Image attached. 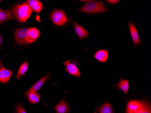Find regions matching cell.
<instances>
[{
    "label": "cell",
    "instance_id": "obj_15",
    "mask_svg": "<svg viewBox=\"0 0 151 113\" xmlns=\"http://www.w3.org/2000/svg\"><path fill=\"white\" fill-rule=\"evenodd\" d=\"M108 56V52L106 50H100L95 53L94 58L99 62L104 63L107 60Z\"/></svg>",
    "mask_w": 151,
    "mask_h": 113
},
{
    "label": "cell",
    "instance_id": "obj_2",
    "mask_svg": "<svg viewBox=\"0 0 151 113\" xmlns=\"http://www.w3.org/2000/svg\"><path fill=\"white\" fill-rule=\"evenodd\" d=\"M82 12L97 14L108 12V9L102 2L96 1H88L78 10Z\"/></svg>",
    "mask_w": 151,
    "mask_h": 113
},
{
    "label": "cell",
    "instance_id": "obj_1",
    "mask_svg": "<svg viewBox=\"0 0 151 113\" xmlns=\"http://www.w3.org/2000/svg\"><path fill=\"white\" fill-rule=\"evenodd\" d=\"M32 11L30 7L26 2L16 5L12 9L13 15L18 22L21 23L25 22L29 18Z\"/></svg>",
    "mask_w": 151,
    "mask_h": 113
},
{
    "label": "cell",
    "instance_id": "obj_7",
    "mask_svg": "<svg viewBox=\"0 0 151 113\" xmlns=\"http://www.w3.org/2000/svg\"><path fill=\"white\" fill-rule=\"evenodd\" d=\"M63 64L66 67L65 70L69 74L72 75L75 77H79L81 76L79 70L78 69V67L73 63H70L69 60H68V61L64 62Z\"/></svg>",
    "mask_w": 151,
    "mask_h": 113
},
{
    "label": "cell",
    "instance_id": "obj_24",
    "mask_svg": "<svg viewBox=\"0 0 151 113\" xmlns=\"http://www.w3.org/2000/svg\"><path fill=\"white\" fill-rule=\"evenodd\" d=\"M98 109H96V111H95V112H94V113H97V112H98Z\"/></svg>",
    "mask_w": 151,
    "mask_h": 113
},
{
    "label": "cell",
    "instance_id": "obj_22",
    "mask_svg": "<svg viewBox=\"0 0 151 113\" xmlns=\"http://www.w3.org/2000/svg\"><path fill=\"white\" fill-rule=\"evenodd\" d=\"M106 1L112 4V5H114V4L118 3L119 1H118V0H109V1Z\"/></svg>",
    "mask_w": 151,
    "mask_h": 113
},
{
    "label": "cell",
    "instance_id": "obj_9",
    "mask_svg": "<svg viewBox=\"0 0 151 113\" xmlns=\"http://www.w3.org/2000/svg\"><path fill=\"white\" fill-rule=\"evenodd\" d=\"M40 35V32L36 28H31L28 29L27 33V43L30 44L33 43L39 38Z\"/></svg>",
    "mask_w": 151,
    "mask_h": 113
},
{
    "label": "cell",
    "instance_id": "obj_4",
    "mask_svg": "<svg viewBox=\"0 0 151 113\" xmlns=\"http://www.w3.org/2000/svg\"><path fill=\"white\" fill-rule=\"evenodd\" d=\"M147 103L145 101L131 100L127 104V113H138L144 108Z\"/></svg>",
    "mask_w": 151,
    "mask_h": 113
},
{
    "label": "cell",
    "instance_id": "obj_14",
    "mask_svg": "<svg viewBox=\"0 0 151 113\" xmlns=\"http://www.w3.org/2000/svg\"><path fill=\"white\" fill-rule=\"evenodd\" d=\"M24 96L26 97L30 103L32 104H38L40 100V95L35 92H31L29 93L24 94Z\"/></svg>",
    "mask_w": 151,
    "mask_h": 113
},
{
    "label": "cell",
    "instance_id": "obj_17",
    "mask_svg": "<svg viewBox=\"0 0 151 113\" xmlns=\"http://www.w3.org/2000/svg\"><path fill=\"white\" fill-rule=\"evenodd\" d=\"M12 19V17L9 11H3L2 9H0V24L5 21Z\"/></svg>",
    "mask_w": 151,
    "mask_h": 113
},
{
    "label": "cell",
    "instance_id": "obj_8",
    "mask_svg": "<svg viewBox=\"0 0 151 113\" xmlns=\"http://www.w3.org/2000/svg\"><path fill=\"white\" fill-rule=\"evenodd\" d=\"M50 76V73H49L46 76L42 77V78L40 79V80L38 81L36 83L34 84V85L29 90H28L27 91L25 92V93H29L31 92H37L44 85V84H45L46 81L49 78Z\"/></svg>",
    "mask_w": 151,
    "mask_h": 113
},
{
    "label": "cell",
    "instance_id": "obj_20",
    "mask_svg": "<svg viewBox=\"0 0 151 113\" xmlns=\"http://www.w3.org/2000/svg\"><path fill=\"white\" fill-rule=\"evenodd\" d=\"M15 112L16 113H27L23 106L17 102H16L15 104Z\"/></svg>",
    "mask_w": 151,
    "mask_h": 113
},
{
    "label": "cell",
    "instance_id": "obj_3",
    "mask_svg": "<svg viewBox=\"0 0 151 113\" xmlns=\"http://www.w3.org/2000/svg\"><path fill=\"white\" fill-rule=\"evenodd\" d=\"M50 18L53 24L57 26L65 25L68 21L65 13L61 10H54L51 14Z\"/></svg>",
    "mask_w": 151,
    "mask_h": 113
},
{
    "label": "cell",
    "instance_id": "obj_5",
    "mask_svg": "<svg viewBox=\"0 0 151 113\" xmlns=\"http://www.w3.org/2000/svg\"><path fill=\"white\" fill-rule=\"evenodd\" d=\"M28 29L26 28H20L17 29L14 33V39L19 45H25L27 43V33Z\"/></svg>",
    "mask_w": 151,
    "mask_h": 113
},
{
    "label": "cell",
    "instance_id": "obj_13",
    "mask_svg": "<svg viewBox=\"0 0 151 113\" xmlns=\"http://www.w3.org/2000/svg\"><path fill=\"white\" fill-rule=\"evenodd\" d=\"M27 1L31 10L35 12H40L43 9V4L41 1L37 0H29Z\"/></svg>",
    "mask_w": 151,
    "mask_h": 113
},
{
    "label": "cell",
    "instance_id": "obj_11",
    "mask_svg": "<svg viewBox=\"0 0 151 113\" xmlns=\"http://www.w3.org/2000/svg\"><path fill=\"white\" fill-rule=\"evenodd\" d=\"M54 108L56 113H69L70 111L69 106L64 99L61 100L58 104L54 106Z\"/></svg>",
    "mask_w": 151,
    "mask_h": 113
},
{
    "label": "cell",
    "instance_id": "obj_21",
    "mask_svg": "<svg viewBox=\"0 0 151 113\" xmlns=\"http://www.w3.org/2000/svg\"><path fill=\"white\" fill-rule=\"evenodd\" d=\"M138 113H151V107L149 104L147 103L144 108Z\"/></svg>",
    "mask_w": 151,
    "mask_h": 113
},
{
    "label": "cell",
    "instance_id": "obj_16",
    "mask_svg": "<svg viewBox=\"0 0 151 113\" xmlns=\"http://www.w3.org/2000/svg\"><path fill=\"white\" fill-rule=\"evenodd\" d=\"M116 86L119 90H121L124 94H127L129 89V81L127 80L121 79L117 83Z\"/></svg>",
    "mask_w": 151,
    "mask_h": 113
},
{
    "label": "cell",
    "instance_id": "obj_6",
    "mask_svg": "<svg viewBox=\"0 0 151 113\" xmlns=\"http://www.w3.org/2000/svg\"><path fill=\"white\" fill-rule=\"evenodd\" d=\"M0 82L3 84L7 83L13 74V71L5 68L0 60Z\"/></svg>",
    "mask_w": 151,
    "mask_h": 113
},
{
    "label": "cell",
    "instance_id": "obj_25",
    "mask_svg": "<svg viewBox=\"0 0 151 113\" xmlns=\"http://www.w3.org/2000/svg\"><path fill=\"white\" fill-rule=\"evenodd\" d=\"M1 1H0V2H1Z\"/></svg>",
    "mask_w": 151,
    "mask_h": 113
},
{
    "label": "cell",
    "instance_id": "obj_18",
    "mask_svg": "<svg viewBox=\"0 0 151 113\" xmlns=\"http://www.w3.org/2000/svg\"><path fill=\"white\" fill-rule=\"evenodd\" d=\"M28 69V64L27 61H26L19 67L17 73L16 75L17 79H19L20 77L23 76L27 72Z\"/></svg>",
    "mask_w": 151,
    "mask_h": 113
},
{
    "label": "cell",
    "instance_id": "obj_12",
    "mask_svg": "<svg viewBox=\"0 0 151 113\" xmlns=\"http://www.w3.org/2000/svg\"><path fill=\"white\" fill-rule=\"evenodd\" d=\"M129 30L134 44L135 45H139L141 43V40L139 37L138 31L135 27L134 24L133 23L130 22L129 23Z\"/></svg>",
    "mask_w": 151,
    "mask_h": 113
},
{
    "label": "cell",
    "instance_id": "obj_23",
    "mask_svg": "<svg viewBox=\"0 0 151 113\" xmlns=\"http://www.w3.org/2000/svg\"><path fill=\"white\" fill-rule=\"evenodd\" d=\"M3 40V37H2L1 35V34H0V49H1V44H2Z\"/></svg>",
    "mask_w": 151,
    "mask_h": 113
},
{
    "label": "cell",
    "instance_id": "obj_19",
    "mask_svg": "<svg viewBox=\"0 0 151 113\" xmlns=\"http://www.w3.org/2000/svg\"><path fill=\"white\" fill-rule=\"evenodd\" d=\"M100 113H114V111L111 104L108 103H106L101 107Z\"/></svg>",
    "mask_w": 151,
    "mask_h": 113
},
{
    "label": "cell",
    "instance_id": "obj_10",
    "mask_svg": "<svg viewBox=\"0 0 151 113\" xmlns=\"http://www.w3.org/2000/svg\"><path fill=\"white\" fill-rule=\"evenodd\" d=\"M73 24L74 25L75 31L78 36L80 40H83L88 37L89 32L87 30L75 22H73Z\"/></svg>",
    "mask_w": 151,
    "mask_h": 113
}]
</instances>
